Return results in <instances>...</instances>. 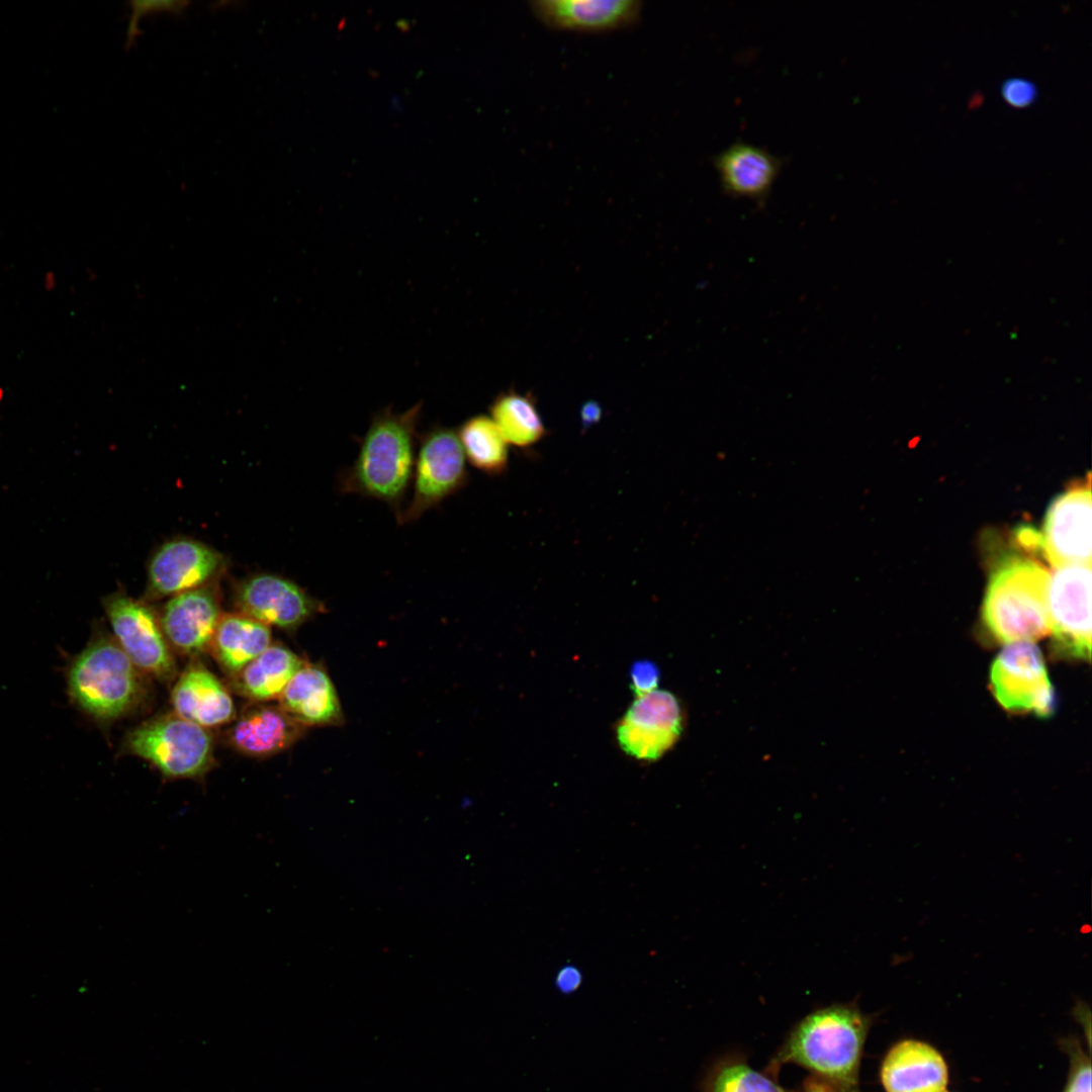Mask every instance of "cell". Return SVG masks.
I'll list each match as a JSON object with an SVG mask.
<instances>
[{"label": "cell", "instance_id": "7c38bea8", "mask_svg": "<svg viewBox=\"0 0 1092 1092\" xmlns=\"http://www.w3.org/2000/svg\"><path fill=\"white\" fill-rule=\"evenodd\" d=\"M681 713L676 698L655 690L638 697L616 725L621 749L640 760H656L678 739Z\"/></svg>", "mask_w": 1092, "mask_h": 1092}, {"label": "cell", "instance_id": "d4e9b609", "mask_svg": "<svg viewBox=\"0 0 1092 1092\" xmlns=\"http://www.w3.org/2000/svg\"><path fill=\"white\" fill-rule=\"evenodd\" d=\"M703 1092H794L781 1086L768 1074L751 1068L745 1060L729 1057L708 1073Z\"/></svg>", "mask_w": 1092, "mask_h": 1092}, {"label": "cell", "instance_id": "277c9868", "mask_svg": "<svg viewBox=\"0 0 1092 1092\" xmlns=\"http://www.w3.org/2000/svg\"><path fill=\"white\" fill-rule=\"evenodd\" d=\"M1048 582L1049 572L1032 559L1010 557L994 570L982 619L997 642H1035L1051 632Z\"/></svg>", "mask_w": 1092, "mask_h": 1092}, {"label": "cell", "instance_id": "e0dca14e", "mask_svg": "<svg viewBox=\"0 0 1092 1092\" xmlns=\"http://www.w3.org/2000/svg\"><path fill=\"white\" fill-rule=\"evenodd\" d=\"M171 702L175 714L203 728L225 724L236 713L226 688L198 662L191 663L179 676Z\"/></svg>", "mask_w": 1092, "mask_h": 1092}, {"label": "cell", "instance_id": "8fae6325", "mask_svg": "<svg viewBox=\"0 0 1092 1092\" xmlns=\"http://www.w3.org/2000/svg\"><path fill=\"white\" fill-rule=\"evenodd\" d=\"M239 613L267 626L292 631L325 611V605L285 576L259 572L239 580L234 588Z\"/></svg>", "mask_w": 1092, "mask_h": 1092}, {"label": "cell", "instance_id": "6da1fadb", "mask_svg": "<svg viewBox=\"0 0 1092 1092\" xmlns=\"http://www.w3.org/2000/svg\"><path fill=\"white\" fill-rule=\"evenodd\" d=\"M871 1019L853 1003L831 1004L802 1018L769 1063L775 1077L785 1064L800 1066L825 1092H860L859 1067Z\"/></svg>", "mask_w": 1092, "mask_h": 1092}, {"label": "cell", "instance_id": "30bf717a", "mask_svg": "<svg viewBox=\"0 0 1092 1092\" xmlns=\"http://www.w3.org/2000/svg\"><path fill=\"white\" fill-rule=\"evenodd\" d=\"M225 569L226 558L213 547L188 537L170 539L150 557L143 600L172 598L216 583Z\"/></svg>", "mask_w": 1092, "mask_h": 1092}, {"label": "cell", "instance_id": "5b68a950", "mask_svg": "<svg viewBox=\"0 0 1092 1092\" xmlns=\"http://www.w3.org/2000/svg\"><path fill=\"white\" fill-rule=\"evenodd\" d=\"M124 746L170 779L200 778L213 762V739L209 731L177 714L161 716L134 728L127 734Z\"/></svg>", "mask_w": 1092, "mask_h": 1092}, {"label": "cell", "instance_id": "9c48e42d", "mask_svg": "<svg viewBox=\"0 0 1092 1092\" xmlns=\"http://www.w3.org/2000/svg\"><path fill=\"white\" fill-rule=\"evenodd\" d=\"M990 684L997 702L1007 711L1039 717L1055 711L1056 695L1034 642L1005 644L991 665Z\"/></svg>", "mask_w": 1092, "mask_h": 1092}, {"label": "cell", "instance_id": "52a82bcc", "mask_svg": "<svg viewBox=\"0 0 1092 1092\" xmlns=\"http://www.w3.org/2000/svg\"><path fill=\"white\" fill-rule=\"evenodd\" d=\"M102 605L115 640L134 666L157 679H172L175 660L154 609L123 590L106 596Z\"/></svg>", "mask_w": 1092, "mask_h": 1092}, {"label": "cell", "instance_id": "ba28073f", "mask_svg": "<svg viewBox=\"0 0 1092 1092\" xmlns=\"http://www.w3.org/2000/svg\"><path fill=\"white\" fill-rule=\"evenodd\" d=\"M1091 564L1054 567L1049 574L1048 609L1056 652L1090 660Z\"/></svg>", "mask_w": 1092, "mask_h": 1092}, {"label": "cell", "instance_id": "3957f363", "mask_svg": "<svg viewBox=\"0 0 1092 1092\" xmlns=\"http://www.w3.org/2000/svg\"><path fill=\"white\" fill-rule=\"evenodd\" d=\"M64 675L71 704L99 724L124 716L144 695L139 669L115 638L98 629L81 652L68 658Z\"/></svg>", "mask_w": 1092, "mask_h": 1092}, {"label": "cell", "instance_id": "5bb4252c", "mask_svg": "<svg viewBox=\"0 0 1092 1092\" xmlns=\"http://www.w3.org/2000/svg\"><path fill=\"white\" fill-rule=\"evenodd\" d=\"M216 583L176 595L162 610L164 635L184 654L196 655L210 646L222 616Z\"/></svg>", "mask_w": 1092, "mask_h": 1092}, {"label": "cell", "instance_id": "4dcf8cb0", "mask_svg": "<svg viewBox=\"0 0 1092 1092\" xmlns=\"http://www.w3.org/2000/svg\"><path fill=\"white\" fill-rule=\"evenodd\" d=\"M803 1092H825V1090L820 1085L809 1079L808 1083L804 1085Z\"/></svg>", "mask_w": 1092, "mask_h": 1092}, {"label": "cell", "instance_id": "7402d4cb", "mask_svg": "<svg viewBox=\"0 0 1092 1092\" xmlns=\"http://www.w3.org/2000/svg\"><path fill=\"white\" fill-rule=\"evenodd\" d=\"M306 663L281 645H270L236 676V691L255 702L279 699L295 673Z\"/></svg>", "mask_w": 1092, "mask_h": 1092}, {"label": "cell", "instance_id": "484cf974", "mask_svg": "<svg viewBox=\"0 0 1092 1092\" xmlns=\"http://www.w3.org/2000/svg\"><path fill=\"white\" fill-rule=\"evenodd\" d=\"M1063 1050L1070 1058V1071L1063 1092H1091V1060L1080 1041L1067 1038L1062 1041Z\"/></svg>", "mask_w": 1092, "mask_h": 1092}, {"label": "cell", "instance_id": "cb8c5ba5", "mask_svg": "<svg viewBox=\"0 0 1092 1092\" xmlns=\"http://www.w3.org/2000/svg\"><path fill=\"white\" fill-rule=\"evenodd\" d=\"M457 435L468 462L489 476L502 475L508 469V443L491 418L477 415L466 420Z\"/></svg>", "mask_w": 1092, "mask_h": 1092}, {"label": "cell", "instance_id": "83f0119b", "mask_svg": "<svg viewBox=\"0 0 1092 1092\" xmlns=\"http://www.w3.org/2000/svg\"><path fill=\"white\" fill-rule=\"evenodd\" d=\"M1004 100L1011 106L1022 108L1032 104L1037 95L1033 82L1023 78H1010L1002 84Z\"/></svg>", "mask_w": 1092, "mask_h": 1092}, {"label": "cell", "instance_id": "9a60e30c", "mask_svg": "<svg viewBox=\"0 0 1092 1092\" xmlns=\"http://www.w3.org/2000/svg\"><path fill=\"white\" fill-rule=\"evenodd\" d=\"M713 163L725 193L764 203L784 159L765 148L738 140L716 154Z\"/></svg>", "mask_w": 1092, "mask_h": 1092}, {"label": "cell", "instance_id": "7a4b0ae2", "mask_svg": "<svg viewBox=\"0 0 1092 1092\" xmlns=\"http://www.w3.org/2000/svg\"><path fill=\"white\" fill-rule=\"evenodd\" d=\"M421 410V403L402 413L386 407L373 417L353 465L340 474L342 493L378 499L399 516L413 480Z\"/></svg>", "mask_w": 1092, "mask_h": 1092}, {"label": "cell", "instance_id": "f546056e", "mask_svg": "<svg viewBox=\"0 0 1092 1092\" xmlns=\"http://www.w3.org/2000/svg\"><path fill=\"white\" fill-rule=\"evenodd\" d=\"M602 418V408L599 403L595 401H587L582 404L580 410V421L583 429H588L593 425L597 424Z\"/></svg>", "mask_w": 1092, "mask_h": 1092}, {"label": "cell", "instance_id": "d6986e66", "mask_svg": "<svg viewBox=\"0 0 1092 1092\" xmlns=\"http://www.w3.org/2000/svg\"><path fill=\"white\" fill-rule=\"evenodd\" d=\"M303 728L279 706L255 705L237 719L228 740L243 754L266 757L290 747L302 735Z\"/></svg>", "mask_w": 1092, "mask_h": 1092}, {"label": "cell", "instance_id": "f1b7e54d", "mask_svg": "<svg viewBox=\"0 0 1092 1092\" xmlns=\"http://www.w3.org/2000/svg\"><path fill=\"white\" fill-rule=\"evenodd\" d=\"M554 983L559 992L571 994L580 987L582 983V974L577 967L565 965L557 971Z\"/></svg>", "mask_w": 1092, "mask_h": 1092}, {"label": "cell", "instance_id": "4fadbf2b", "mask_svg": "<svg viewBox=\"0 0 1092 1092\" xmlns=\"http://www.w3.org/2000/svg\"><path fill=\"white\" fill-rule=\"evenodd\" d=\"M1090 481L1073 486L1051 504L1039 535V550L1054 566L1091 564Z\"/></svg>", "mask_w": 1092, "mask_h": 1092}, {"label": "cell", "instance_id": "4316f807", "mask_svg": "<svg viewBox=\"0 0 1092 1092\" xmlns=\"http://www.w3.org/2000/svg\"><path fill=\"white\" fill-rule=\"evenodd\" d=\"M631 690L636 698L657 690L659 669L649 660H638L630 668Z\"/></svg>", "mask_w": 1092, "mask_h": 1092}, {"label": "cell", "instance_id": "2e32d148", "mask_svg": "<svg viewBox=\"0 0 1092 1092\" xmlns=\"http://www.w3.org/2000/svg\"><path fill=\"white\" fill-rule=\"evenodd\" d=\"M947 1067L931 1045L907 1039L895 1044L881 1067L886 1092H944Z\"/></svg>", "mask_w": 1092, "mask_h": 1092}, {"label": "cell", "instance_id": "603a6c76", "mask_svg": "<svg viewBox=\"0 0 1092 1092\" xmlns=\"http://www.w3.org/2000/svg\"><path fill=\"white\" fill-rule=\"evenodd\" d=\"M490 418L508 443L519 449L538 444L546 429L531 396L509 391L498 395L490 406Z\"/></svg>", "mask_w": 1092, "mask_h": 1092}, {"label": "cell", "instance_id": "44dd1931", "mask_svg": "<svg viewBox=\"0 0 1092 1092\" xmlns=\"http://www.w3.org/2000/svg\"><path fill=\"white\" fill-rule=\"evenodd\" d=\"M270 643L269 626L237 612L222 614L209 647L219 666L234 677Z\"/></svg>", "mask_w": 1092, "mask_h": 1092}, {"label": "cell", "instance_id": "ffe728a7", "mask_svg": "<svg viewBox=\"0 0 1092 1092\" xmlns=\"http://www.w3.org/2000/svg\"><path fill=\"white\" fill-rule=\"evenodd\" d=\"M279 707L304 727L344 720L336 689L320 665L305 664L295 673L279 697Z\"/></svg>", "mask_w": 1092, "mask_h": 1092}, {"label": "cell", "instance_id": "ac0fdd59", "mask_svg": "<svg viewBox=\"0 0 1092 1092\" xmlns=\"http://www.w3.org/2000/svg\"><path fill=\"white\" fill-rule=\"evenodd\" d=\"M529 7L549 26L582 30L630 24L642 10L638 0H531Z\"/></svg>", "mask_w": 1092, "mask_h": 1092}, {"label": "cell", "instance_id": "8992f818", "mask_svg": "<svg viewBox=\"0 0 1092 1092\" xmlns=\"http://www.w3.org/2000/svg\"><path fill=\"white\" fill-rule=\"evenodd\" d=\"M418 442L413 496L396 518L398 525L419 520L468 482L465 455L456 430L436 425L421 435Z\"/></svg>", "mask_w": 1092, "mask_h": 1092}]
</instances>
